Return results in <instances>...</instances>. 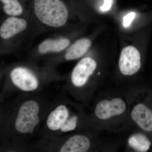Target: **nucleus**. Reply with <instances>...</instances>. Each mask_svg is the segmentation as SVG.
I'll use <instances>...</instances> for the list:
<instances>
[{"mask_svg":"<svg viewBox=\"0 0 152 152\" xmlns=\"http://www.w3.org/2000/svg\"><path fill=\"white\" fill-rule=\"evenodd\" d=\"M70 43V41L66 38L47 39L40 44L38 50L39 52L42 54L59 52L66 48Z\"/></svg>","mask_w":152,"mask_h":152,"instance_id":"obj_11","label":"nucleus"},{"mask_svg":"<svg viewBox=\"0 0 152 152\" xmlns=\"http://www.w3.org/2000/svg\"><path fill=\"white\" fill-rule=\"evenodd\" d=\"M95 60L89 57L82 59L74 68L71 79L74 85L81 87L86 83L90 76L92 75L96 68Z\"/></svg>","mask_w":152,"mask_h":152,"instance_id":"obj_4","label":"nucleus"},{"mask_svg":"<svg viewBox=\"0 0 152 152\" xmlns=\"http://www.w3.org/2000/svg\"><path fill=\"white\" fill-rule=\"evenodd\" d=\"M140 52L135 47L129 46L123 48L121 53L119 66L121 72L125 75H132L141 67Z\"/></svg>","mask_w":152,"mask_h":152,"instance_id":"obj_3","label":"nucleus"},{"mask_svg":"<svg viewBox=\"0 0 152 152\" xmlns=\"http://www.w3.org/2000/svg\"><path fill=\"white\" fill-rule=\"evenodd\" d=\"M136 14L134 12L129 13L125 16L123 19V26L124 27L127 28L130 26L131 23L133 21L135 17Z\"/></svg>","mask_w":152,"mask_h":152,"instance_id":"obj_16","label":"nucleus"},{"mask_svg":"<svg viewBox=\"0 0 152 152\" xmlns=\"http://www.w3.org/2000/svg\"><path fill=\"white\" fill-rule=\"evenodd\" d=\"M130 146L137 151L147 152L149 149L151 142L146 136L142 134H135L128 140Z\"/></svg>","mask_w":152,"mask_h":152,"instance_id":"obj_13","label":"nucleus"},{"mask_svg":"<svg viewBox=\"0 0 152 152\" xmlns=\"http://www.w3.org/2000/svg\"><path fill=\"white\" fill-rule=\"evenodd\" d=\"M133 121L142 129L148 132L152 131V111L143 104H139L132 112Z\"/></svg>","mask_w":152,"mask_h":152,"instance_id":"obj_8","label":"nucleus"},{"mask_svg":"<svg viewBox=\"0 0 152 152\" xmlns=\"http://www.w3.org/2000/svg\"><path fill=\"white\" fill-rule=\"evenodd\" d=\"M69 111L64 105H60L50 113L47 120V126L50 130L56 131L61 129L68 119Z\"/></svg>","mask_w":152,"mask_h":152,"instance_id":"obj_10","label":"nucleus"},{"mask_svg":"<svg viewBox=\"0 0 152 152\" xmlns=\"http://www.w3.org/2000/svg\"><path fill=\"white\" fill-rule=\"evenodd\" d=\"M77 117L72 116L67 119L65 123L61 128V130L63 132H68L74 130L77 126Z\"/></svg>","mask_w":152,"mask_h":152,"instance_id":"obj_15","label":"nucleus"},{"mask_svg":"<svg viewBox=\"0 0 152 152\" xmlns=\"http://www.w3.org/2000/svg\"><path fill=\"white\" fill-rule=\"evenodd\" d=\"M126 109V104L121 99L116 98L112 101H101L97 105L95 114L101 119L106 120L122 114Z\"/></svg>","mask_w":152,"mask_h":152,"instance_id":"obj_6","label":"nucleus"},{"mask_svg":"<svg viewBox=\"0 0 152 152\" xmlns=\"http://www.w3.org/2000/svg\"><path fill=\"white\" fill-rule=\"evenodd\" d=\"M27 23L24 19L10 16L5 20L0 28V36L8 39L26 29Z\"/></svg>","mask_w":152,"mask_h":152,"instance_id":"obj_7","label":"nucleus"},{"mask_svg":"<svg viewBox=\"0 0 152 152\" xmlns=\"http://www.w3.org/2000/svg\"><path fill=\"white\" fill-rule=\"evenodd\" d=\"M89 140L84 136L75 135L68 139L61 148V152H85L89 149Z\"/></svg>","mask_w":152,"mask_h":152,"instance_id":"obj_9","label":"nucleus"},{"mask_svg":"<svg viewBox=\"0 0 152 152\" xmlns=\"http://www.w3.org/2000/svg\"><path fill=\"white\" fill-rule=\"evenodd\" d=\"M91 45V42L88 39L84 38L78 40L68 49L65 58L73 60L80 58L86 53Z\"/></svg>","mask_w":152,"mask_h":152,"instance_id":"obj_12","label":"nucleus"},{"mask_svg":"<svg viewBox=\"0 0 152 152\" xmlns=\"http://www.w3.org/2000/svg\"><path fill=\"white\" fill-rule=\"evenodd\" d=\"M13 83L20 89L26 91H34L38 88L39 83L34 75L27 69L17 67L10 74Z\"/></svg>","mask_w":152,"mask_h":152,"instance_id":"obj_5","label":"nucleus"},{"mask_svg":"<svg viewBox=\"0 0 152 152\" xmlns=\"http://www.w3.org/2000/svg\"><path fill=\"white\" fill-rule=\"evenodd\" d=\"M113 0H105L104 4L101 7V11L106 12L109 11L111 8Z\"/></svg>","mask_w":152,"mask_h":152,"instance_id":"obj_17","label":"nucleus"},{"mask_svg":"<svg viewBox=\"0 0 152 152\" xmlns=\"http://www.w3.org/2000/svg\"><path fill=\"white\" fill-rule=\"evenodd\" d=\"M32 4L36 16L46 26L60 28L67 22L69 12L63 0H32Z\"/></svg>","mask_w":152,"mask_h":152,"instance_id":"obj_1","label":"nucleus"},{"mask_svg":"<svg viewBox=\"0 0 152 152\" xmlns=\"http://www.w3.org/2000/svg\"><path fill=\"white\" fill-rule=\"evenodd\" d=\"M5 13L10 16L17 17L23 12V8L20 0H0Z\"/></svg>","mask_w":152,"mask_h":152,"instance_id":"obj_14","label":"nucleus"},{"mask_svg":"<svg viewBox=\"0 0 152 152\" xmlns=\"http://www.w3.org/2000/svg\"><path fill=\"white\" fill-rule=\"evenodd\" d=\"M39 104L35 101H26L22 104L15 124L17 132L21 134L32 133L39 122Z\"/></svg>","mask_w":152,"mask_h":152,"instance_id":"obj_2","label":"nucleus"}]
</instances>
